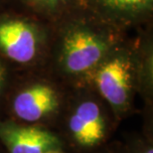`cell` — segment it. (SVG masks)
<instances>
[{
	"mask_svg": "<svg viewBox=\"0 0 153 153\" xmlns=\"http://www.w3.org/2000/svg\"><path fill=\"white\" fill-rule=\"evenodd\" d=\"M51 28L50 48L44 67L67 79L88 85L97 67L130 34L85 7L67 15Z\"/></svg>",
	"mask_w": 153,
	"mask_h": 153,
	"instance_id": "cell-1",
	"label": "cell"
},
{
	"mask_svg": "<svg viewBox=\"0 0 153 153\" xmlns=\"http://www.w3.org/2000/svg\"><path fill=\"white\" fill-rule=\"evenodd\" d=\"M50 25L20 12H0V56L14 69L44 67L48 58Z\"/></svg>",
	"mask_w": 153,
	"mask_h": 153,
	"instance_id": "cell-2",
	"label": "cell"
},
{
	"mask_svg": "<svg viewBox=\"0 0 153 153\" xmlns=\"http://www.w3.org/2000/svg\"><path fill=\"white\" fill-rule=\"evenodd\" d=\"M11 68L12 67L0 56V100L7 90Z\"/></svg>",
	"mask_w": 153,
	"mask_h": 153,
	"instance_id": "cell-8",
	"label": "cell"
},
{
	"mask_svg": "<svg viewBox=\"0 0 153 153\" xmlns=\"http://www.w3.org/2000/svg\"><path fill=\"white\" fill-rule=\"evenodd\" d=\"M84 5L105 22L126 32L152 24L153 0H84Z\"/></svg>",
	"mask_w": 153,
	"mask_h": 153,
	"instance_id": "cell-4",
	"label": "cell"
},
{
	"mask_svg": "<svg viewBox=\"0 0 153 153\" xmlns=\"http://www.w3.org/2000/svg\"><path fill=\"white\" fill-rule=\"evenodd\" d=\"M10 105L18 119L31 123L57 114L63 105V96L50 79H36L18 88Z\"/></svg>",
	"mask_w": 153,
	"mask_h": 153,
	"instance_id": "cell-3",
	"label": "cell"
},
{
	"mask_svg": "<svg viewBox=\"0 0 153 153\" xmlns=\"http://www.w3.org/2000/svg\"><path fill=\"white\" fill-rule=\"evenodd\" d=\"M7 9V0H0V12Z\"/></svg>",
	"mask_w": 153,
	"mask_h": 153,
	"instance_id": "cell-9",
	"label": "cell"
},
{
	"mask_svg": "<svg viewBox=\"0 0 153 153\" xmlns=\"http://www.w3.org/2000/svg\"><path fill=\"white\" fill-rule=\"evenodd\" d=\"M0 138L10 153H50L61 149V141L54 133L11 121H0Z\"/></svg>",
	"mask_w": 153,
	"mask_h": 153,
	"instance_id": "cell-5",
	"label": "cell"
},
{
	"mask_svg": "<svg viewBox=\"0 0 153 153\" xmlns=\"http://www.w3.org/2000/svg\"><path fill=\"white\" fill-rule=\"evenodd\" d=\"M50 153H59V151H58V152H50Z\"/></svg>",
	"mask_w": 153,
	"mask_h": 153,
	"instance_id": "cell-11",
	"label": "cell"
},
{
	"mask_svg": "<svg viewBox=\"0 0 153 153\" xmlns=\"http://www.w3.org/2000/svg\"><path fill=\"white\" fill-rule=\"evenodd\" d=\"M69 128L79 144L94 146L99 143L105 132V118L100 103L94 99L76 102L69 116Z\"/></svg>",
	"mask_w": 153,
	"mask_h": 153,
	"instance_id": "cell-6",
	"label": "cell"
},
{
	"mask_svg": "<svg viewBox=\"0 0 153 153\" xmlns=\"http://www.w3.org/2000/svg\"><path fill=\"white\" fill-rule=\"evenodd\" d=\"M145 153H153V151H152V148H150V149H148L147 151H146Z\"/></svg>",
	"mask_w": 153,
	"mask_h": 153,
	"instance_id": "cell-10",
	"label": "cell"
},
{
	"mask_svg": "<svg viewBox=\"0 0 153 153\" xmlns=\"http://www.w3.org/2000/svg\"><path fill=\"white\" fill-rule=\"evenodd\" d=\"M82 7H85L84 0H7L8 9L50 26Z\"/></svg>",
	"mask_w": 153,
	"mask_h": 153,
	"instance_id": "cell-7",
	"label": "cell"
}]
</instances>
